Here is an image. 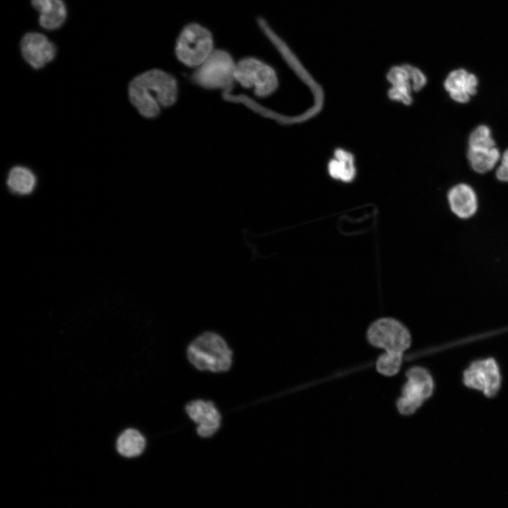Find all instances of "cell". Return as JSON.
Returning <instances> with one entry per match:
<instances>
[{
    "instance_id": "cell-11",
    "label": "cell",
    "mask_w": 508,
    "mask_h": 508,
    "mask_svg": "<svg viewBox=\"0 0 508 508\" xmlns=\"http://www.w3.org/2000/svg\"><path fill=\"white\" fill-rule=\"evenodd\" d=\"M478 80L472 73L464 68L451 71L447 76L444 86L450 97L459 103H466L477 91Z\"/></svg>"
},
{
    "instance_id": "cell-15",
    "label": "cell",
    "mask_w": 508,
    "mask_h": 508,
    "mask_svg": "<svg viewBox=\"0 0 508 508\" xmlns=\"http://www.w3.org/2000/svg\"><path fill=\"white\" fill-rule=\"evenodd\" d=\"M6 183L11 192L18 195H28L34 190L37 179L33 171L28 167L16 166L9 171Z\"/></svg>"
},
{
    "instance_id": "cell-14",
    "label": "cell",
    "mask_w": 508,
    "mask_h": 508,
    "mask_svg": "<svg viewBox=\"0 0 508 508\" xmlns=\"http://www.w3.org/2000/svg\"><path fill=\"white\" fill-rule=\"evenodd\" d=\"M334 157L329 162L328 172L335 179L344 182L351 181L356 175L354 158L351 153L343 149L334 152Z\"/></svg>"
},
{
    "instance_id": "cell-8",
    "label": "cell",
    "mask_w": 508,
    "mask_h": 508,
    "mask_svg": "<svg viewBox=\"0 0 508 508\" xmlns=\"http://www.w3.org/2000/svg\"><path fill=\"white\" fill-rule=\"evenodd\" d=\"M463 380L468 387L481 391L490 397L497 393L501 385L498 365L491 358L473 362L464 371Z\"/></svg>"
},
{
    "instance_id": "cell-22",
    "label": "cell",
    "mask_w": 508,
    "mask_h": 508,
    "mask_svg": "<svg viewBox=\"0 0 508 508\" xmlns=\"http://www.w3.org/2000/svg\"><path fill=\"white\" fill-rule=\"evenodd\" d=\"M409 71L412 80L413 90H421L426 84L427 78L425 75L419 68L411 65H409Z\"/></svg>"
},
{
    "instance_id": "cell-17",
    "label": "cell",
    "mask_w": 508,
    "mask_h": 508,
    "mask_svg": "<svg viewBox=\"0 0 508 508\" xmlns=\"http://www.w3.org/2000/svg\"><path fill=\"white\" fill-rule=\"evenodd\" d=\"M145 445V439L140 433L134 429H128L119 437L116 449L125 457H135L141 454Z\"/></svg>"
},
{
    "instance_id": "cell-23",
    "label": "cell",
    "mask_w": 508,
    "mask_h": 508,
    "mask_svg": "<svg viewBox=\"0 0 508 508\" xmlns=\"http://www.w3.org/2000/svg\"><path fill=\"white\" fill-rule=\"evenodd\" d=\"M497 178L502 181H508V166L501 164L496 171Z\"/></svg>"
},
{
    "instance_id": "cell-21",
    "label": "cell",
    "mask_w": 508,
    "mask_h": 508,
    "mask_svg": "<svg viewBox=\"0 0 508 508\" xmlns=\"http://www.w3.org/2000/svg\"><path fill=\"white\" fill-rule=\"evenodd\" d=\"M412 89L406 86H392L389 90V97L404 104H410L412 102Z\"/></svg>"
},
{
    "instance_id": "cell-9",
    "label": "cell",
    "mask_w": 508,
    "mask_h": 508,
    "mask_svg": "<svg viewBox=\"0 0 508 508\" xmlns=\"http://www.w3.org/2000/svg\"><path fill=\"white\" fill-rule=\"evenodd\" d=\"M20 49L24 60L35 69L53 61L57 52L55 44L38 32L25 33L20 40Z\"/></svg>"
},
{
    "instance_id": "cell-20",
    "label": "cell",
    "mask_w": 508,
    "mask_h": 508,
    "mask_svg": "<svg viewBox=\"0 0 508 508\" xmlns=\"http://www.w3.org/2000/svg\"><path fill=\"white\" fill-rule=\"evenodd\" d=\"M402 356L381 355L377 362L376 368L379 373L386 376H392L397 373L401 365Z\"/></svg>"
},
{
    "instance_id": "cell-13",
    "label": "cell",
    "mask_w": 508,
    "mask_h": 508,
    "mask_svg": "<svg viewBox=\"0 0 508 508\" xmlns=\"http://www.w3.org/2000/svg\"><path fill=\"white\" fill-rule=\"evenodd\" d=\"M452 212L461 218H468L477 210V198L473 188L465 183L454 186L448 193Z\"/></svg>"
},
{
    "instance_id": "cell-12",
    "label": "cell",
    "mask_w": 508,
    "mask_h": 508,
    "mask_svg": "<svg viewBox=\"0 0 508 508\" xmlns=\"http://www.w3.org/2000/svg\"><path fill=\"white\" fill-rule=\"evenodd\" d=\"M30 3L39 13L38 23L42 28L55 30L66 23L68 9L64 0H30Z\"/></svg>"
},
{
    "instance_id": "cell-10",
    "label": "cell",
    "mask_w": 508,
    "mask_h": 508,
    "mask_svg": "<svg viewBox=\"0 0 508 508\" xmlns=\"http://www.w3.org/2000/svg\"><path fill=\"white\" fill-rule=\"evenodd\" d=\"M188 417L197 425L196 431L201 437H210L219 429L221 415L211 401L195 399L189 401L186 407Z\"/></svg>"
},
{
    "instance_id": "cell-16",
    "label": "cell",
    "mask_w": 508,
    "mask_h": 508,
    "mask_svg": "<svg viewBox=\"0 0 508 508\" xmlns=\"http://www.w3.org/2000/svg\"><path fill=\"white\" fill-rule=\"evenodd\" d=\"M500 157V153L496 147H468L467 152V158L471 168L480 174L492 169Z\"/></svg>"
},
{
    "instance_id": "cell-6",
    "label": "cell",
    "mask_w": 508,
    "mask_h": 508,
    "mask_svg": "<svg viewBox=\"0 0 508 508\" xmlns=\"http://www.w3.org/2000/svg\"><path fill=\"white\" fill-rule=\"evenodd\" d=\"M235 79L246 88L253 87L258 97L271 95L277 87L274 70L255 58H245L236 64Z\"/></svg>"
},
{
    "instance_id": "cell-4",
    "label": "cell",
    "mask_w": 508,
    "mask_h": 508,
    "mask_svg": "<svg viewBox=\"0 0 508 508\" xmlns=\"http://www.w3.org/2000/svg\"><path fill=\"white\" fill-rule=\"evenodd\" d=\"M236 64L227 52L214 49L210 56L197 67L193 79L200 86L207 89L224 88L231 85L235 79Z\"/></svg>"
},
{
    "instance_id": "cell-5",
    "label": "cell",
    "mask_w": 508,
    "mask_h": 508,
    "mask_svg": "<svg viewBox=\"0 0 508 508\" xmlns=\"http://www.w3.org/2000/svg\"><path fill=\"white\" fill-rule=\"evenodd\" d=\"M369 342L384 349L388 356H402L409 348L411 338L409 330L393 318H381L373 322L367 333Z\"/></svg>"
},
{
    "instance_id": "cell-1",
    "label": "cell",
    "mask_w": 508,
    "mask_h": 508,
    "mask_svg": "<svg viewBox=\"0 0 508 508\" xmlns=\"http://www.w3.org/2000/svg\"><path fill=\"white\" fill-rule=\"evenodd\" d=\"M128 91L130 101L138 111L145 118H154L162 108L176 102L178 85L173 75L155 68L132 79Z\"/></svg>"
},
{
    "instance_id": "cell-18",
    "label": "cell",
    "mask_w": 508,
    "mask_h": 508,
    "mask_svg": "<svg viewBox=\"0 0 508 508\" xmlns=\"http://www.w3.org/2000/svg\"><path fill=\"white\" fill-rule=\"evenodd\" d=\"M495 142L492 138L490 128L485 125L477 126L468 138V147H493Z\"/></svg>"
},
{
    "instance_id": "cell-2",
    "label": "cell",
    "mask_w": 508,
    "mask_h": 508,
    "mask_svg": "<svg viewBox=\"0 0 508 508\" xmlns=\"http://www.w3.org/2000/svg\"><path fill=\"white\" fill-rule=\"evenodd\" d=\"M190 364L200 371H228L232 364V351L225 339L214 332H205L195 338L187 347Z\"/></svg>"
},
{
    "instance_id": "cell-7",
    "label": "cell",
    "mask_w": 508,
    "mask_h": 508,
    "mask_svg": "<svg viewBox=\"0 0 508 508\" xmlns=\"http://www.w3.org/2000/svg\"><path fill=\"white\" fill-rule=\"evenodd\" d=\"M407 382L402 388V397L397 403L399 411L410 415L429 398L434 389L433 380L423 368L414 367L406 372Z\"/></svg>"
},
{
    "instance_id": "cell-19",
    "label": "cell",
    "mask_w": 508,
    "mask_h": 508,
    "mask_svg": "<svg viewBox=\"0 0 508 508\" xmlns=\"http://www.w3.org/2000/svg\"><path fill=\"white\" fill-rule=\"evenodd\" d=\"M387 78L392 86H406L413 90L409 65L397 66L391 68Z\"/></svg>"
},
{
    "instance_id": "cell-3",
    "label": "cell",
    "mask_w": 508,
    "mask_h": 508,
    "mask_svg": "<svg viewBox=\"0 0 508 508\" xmlns=\"http://www.w3.org/2000/svg\"><path fill=\"white\" fill-rule=\"evenodd\" d=\"M214 51L212 33L198 23H190L181 31L175 47L177 59L189 67H198Z\"/></svg>"
},
{
    "instance_id": "cell-24",
    "label": "cell",
    "mask_w": 508,
    "mask_h": 508,
    "mask_svg": "<svg viewBox=\"0 0 508 508\" xmlns=\"http://www.w3.org/2000/svg\"><path fill=\"white\" fill-rule=\"evenodd\" d=\"M502 164L508 166V149H507L502 155Z\"/></svg>"
}]
</instances>
